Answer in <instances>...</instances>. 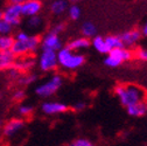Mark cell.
Returning <instances> with one entry per match:
<instances>
[{"label": "cell", "instance_id": "obj_1", "mask_svg": "<svg viewBox=\"0 0 147 146\" xmlns=\"http://www.w3.org/2000/svg\"><path fill=\"white\" fill-rule=\"evenodd\" d=\"M113 93L124 107L145 102L147 97V91L136 83H119L115 87Z\"/></svg>", "mask_w": 147, "mask_h": 146}, {"label": "cell", "instance_id": "obj_2", "mask_svg": "<svg viewBox=\"0 0 147 146\" xmlns=\"http://www.w3.org/2000/svg\"><path fill=\"white\" fill-rule=\"evenodd\" d=\"M84 62L85 56L83 54L72 51L65 46L57 51V67L64 71H76L84 64Z\"/></svg>", "mask_w": 147, "mask_h": 146}, {"label": "cell", "instance_id": "obj_3", "mask_svg": "<svg viewBox=\"0 0 147 146\" xmlns=\"http://www.w3.org/2000/svg\"><path fill=\"white\" fill-rule=\"evenodd\" d=\"M41 47V38L39 35H29L27 39L22 41H15L13 42V46L11 48V51L15 57L26 56V55H33L34 53L39 50Z\"/></svg>", "mask_w": 147, "mask_h": 146}, {"label": "cell", "instance_id": "obj_4", "mask_svg": "<svg viewBox=\"0 0 147 146\" xmlns=\"http://www.w3.org/2000/svg\"><path fill=\"white\" fill-rule=\"evenodd\" d=\"M63 76L60 74L51 75L46 82L39 84L35 88V94L40 98H48L55 95L60 90V88L63 85Z\"/></svg>", "mask_w": 147, "mask_h": 146}, {"label": "cell", "instance_id": "obj_5", "mask_svg": "<svg viewBox=\"0 0 147 146\" xmlns=\"http://www.w3.org/2000/svg\"><path fill=\"white\" fill-rule=\"evenodd\" d=\"M132 57H133V50H131V48L121 47L113 49L109 54H106L104 59V64L109 68H117L123 63L132 60Z\"/></svg>", "mask_w": 147, "mask_h": 146}, {"label": "cell", "instance_id": "obj_6", "mask_svg": "<svg viewBox=\"0 0 147 146\" xmlns=\"http://www.w3.org/2000/svg\"><path fill=\"white\" fill-rule=\"evenodd\" d=\"M38 66L41 71L50 72L57 68V51L41 48V53L38 60Z\"/></svg>", "mask_w": 147, "mask_h": 146}, {"label": "cell", "instance_id": "obj_7", "mask_svg": "<svg viewBox=\"0 0 147 146\" xmlns=\"http://www.w3.org/2000/svg\"><path fill=\"white\" fill-rule=\"evenodd\" d=\"M3 20L12 25L13 27H16L21 24L22 14L20 4H9L6 6V8L3 11Z\"/></svg>", "mask_w": 147, "mask_h": 146}, {"label": "cell", "instance_id": "obj_8", "mask_svg": "<svg viewBox=\"0 0 147 146\" xmlns=\"http://www.w3.org/2000/svg\"><path fill=\"white\" fill-rule=\"evenodd\" d=\"M69 106L65 103L57 101H46L41 104V112L46 116H55L61 115L68 111Z\"/></svg>", "mask_w": 147, "mask_h": 146}, {"label": "cell", "instance_id": "obj_9", "mask_svg": "<svg viewBox=\"0 0 147 146\" xmlns=\"http://www.w3.org/2000/svg\"><path fill=\"white\" fill-rule=\"evenodd\" d=\"M41 48L59 51L60 49L63 48V41L61 40L60 35L49 30L41 38Z\"/></svg>", "mask_w": 147, "mask_h": 146}, {"label": "cell", "instance_id": "obj_10", "mask_svg": "<svg viewBox=\"0 0 147 146\" xmlns=\"http://www.w3.org/2000/svg\"><path fill=\"white\" fill-rule=\"evenodd\" d=\"M20 8L22 18H30L34 15H40L43 8V4L41 0H26L20 4Z\"/></svg>", "mask_w": 147, "mask_h": 146}, {"label": "cell", "instance_id": "obj_11", "mask_svg": "<svg viewBox=\"0 0 147 146\" xmlns=\"http://www.w3.org/2000/svg\"><path fill=\"white\" fill-rule=\"evenodd\" d=\"M35 63H36V61H35V57L33 55L20 56V57L15 59L13 68L16 69L20 74H27V72H29L35 67Z\"/></svg>", "mask_w": 147, "mask_h": 146}, {"label": "cell", "instance_id": "obj_12", "mask_svg": "<svg viewBox=\"0 0 147 146\" xmlns=\"http://www.w3.org/2000/svg\"><path fill=\"white\" fill-rule=\"evenodd\" d=\"M25 127V120L22 118H12L9 119L3 127V133L5 137L11 138L19 133Z\"/></svg>", "mask_w": 147, "mask_h": 146}, {"label": "cell", "instance_id": "obj_13", "mask_svg": "<svg viewBox=\"0 0 147 146\" xmlns=\"http://www.w3.org/2000/svg\"><path fill=\"white\" fill-rule=\"evenodd\" d=\"M119 36H120V40H121L124 47L132 48V47L138 45L142 34H141V30H139V29H130V30L124 32Z\"/></svg>", "mask_w": 147, "mask_h": 146}, {"label": "cell", "instance_id": "obj_14", "mask_svg": "<svg viewBox=\"0 0 147 146\" xmlns=\"http://www.w3.org/2000/svg\"><path fill=\"white\" fill-rule=\"evenodd\" d=\"M90 46H91V43H90V40H89V39L84 38V36H80V38H76V39L69 41L65 47H68V48H69L70 50H72V51H76V53H77V51H80V50H85V49H88Z\"/></svg>", "mask_w": 147, "mask_h": 146}, {"label": "cell", "instance_id": "obj_15", "mask_svg": "<svg viewBox=\"0 0 147 146\" xmlns=\"http://www.w3.org/2000/svg\"><path fill=\"white\" fill-rule=\"evenodd\" d=\"M15 56L11 50L0 51V70H8L15 62Z\"/></svg>", "mask_w": 147, "mask_h": 146}, {"label": "cell", "instance_id": "obj_16", "mask_svg": "<svg viewBox=\"0 0 147 146\" xmlns=\"http://www.w3.org/2000/svg\"><path fill=\"white\" fill-rule=\"evenodd\" d=\"M90 43L94 47V49L96 51H98L99 54H104V55H106V54L110 53V48L107 47V45L105 42L104 36H100V35L94 36V38L90 40Z\"/></svg>", "mask_w": 147, "mask_h": 146}, {"label": "cell", "instance_id": "obj_17", "mask_svg": "<svg viewBox=\"0 0 147 146\" xmlns=\"http://www.w3.org/2000/svg\"><path fill=\"white\" fill-rule=\"evenodd\" d=\"M69 5H68V1L67 0H53L49 5V9H50V13L53 15H62L63 13L67 12Z\"/></svg>", "mask_w": 147, "mask_h": 146}, {"label": "cell", "instance_id": "obj_18", "mask_svg": "<svg viewBox=\"0 0 147 146\" xmlns=\"http://www.w3.org/2000/svg\"><path fill=\"white\" fill-rule=\"evenodd\" d=\"M126 112L128 116H131L133 118H140L144 117L146 115V106H145V102L141 103H137L133 104L131 106H127L126 107Z\"/></svg>", "mask_w": 147, "mask_h": 146}, {"label": "cell", "instance_id": "obj_19", "mask_svg": "<svg viewBox=\"0 0 147 146\" xmlns=\"http://www.w3.org/2000/svg\"><path fill=\"white\" fill-rule=\"evenodd\" d=\"M81 32H82V36L90 40V39H92L94 36L97 35V27L94 22L85 21L81 27Z\"/></svg>", "mask_w": 147, "mask_h": 146}, {"label": "cell", "instance_id": "obj_20", "mask_svg": "<svg viewBox=\"0 0 147 146\" xmlns=\"http://www.w3.org/2000/svg\"><path fill=\"white\" fill-rule=\"evenodd\" d=\"M105 42H106L107 47L110 48V51L113 50V49H117V48L124 47L119 35H107V36H105Z\"/></svg>", "mask_w": 147, "mask_h": 146}, {"label": "cell", "instance_id": "obj_21", "mask_svg": "<svg viewBox=\"0 0 147 146\" xmlns=\"http://www.w3.org/2000/svg\"><path fill=\"white\" fill-rule=\"evenodd\" d=\"M36 80H38V75L27 72V74H21L19 77H18L16 82H18V84L21 85V87H27V85L33 84Z\"/></svg>", "mask_w": 147, "mask_h": 146}, {"label": "cell", "instance_id": "obj_22", "mask_svg": "<svg viewBox=\"0 0 147 146\" xmlns=\"http://www.w3.org/2000/svg\"><path fill=\"white\" fill-rule=\"evenodd\" d=\"M14 42V38L12 35H0V51L11 50Z\"/></svg>", "mask_w": 147, "mask_h": 146}, {"label": "cell", "instance_id": "obj_23", "mask_svg": "<svg viewBox=\"0 0 147 146\" xmlns=\"http://www.w3.org/2000/svg\"><path fill=\"white\" fill-rule=\"evenodd\" d=\"M67 11H68V15L71 20H78L82 15V9L78 5H70Z\"/></svg>", "mask_w": 147, "mask_h": 146}, {"label": "cell", "instance_id": "obj_24", "mask_svg": "<svg viewBox=\"0 0 147 146\" xmlns=\"http://www.w3.org/2000/svg\"><path fill=\"white\" fill-rule=\"evenodd\" d=\"M67 146H96V145L92 140L84 138V137H80V138H76L72 141H70Z\"/></svg>", "mask_w": 147, "mask_h": 146}, {"label": "cell", "instance_id": "obj_25", "mask_svg": "<svg viewBox=\"0 0 147 146\" xmlns=\"http://www.w3.org/2000/svg\"><path fill=\"white\" fill-rule=\"evenodd\" d=\"M43 24V20H42V18L40 15H34V16H30L28 18V20H27V26L32 29H38L42 26Z\"/></svg>", "mask_w": 147, "mask_h": 146}, {"label": "cell", "instance_id": "obj_26", "mask_svg": "<svg viewBox=\"0 0 147 146\" xmlns=\"http://www.w3.org/2000/svg\"><path fill=\"white\" fill-rule=\"evenodd\" d=\"M34 112V106L32 104H21L18 107V114L21 117H30Z\"/></svg>", "mask_w": 147, "mask_h": 146}, {"label": "cell", "instance_id": "obj_27", "mask_svg": "<svg viewBox=\"0 0 147 146\" xmlns=\"http://www.w3.org/2000/svg\"><path fill=\"white\" fill-rule=\"evenodd\" d=\"M13 26L6 22L5 20H0V35H11L13 32Z\"/></svg>", "mask_w": 147, "mask_h": 146}, {"label": "cell", "instance_id": "obj_28", "mask_svg": "<svg viewBox=\"0 0 147 146\" xmlns=\"http://www.w3.org/2000/svg\"><path fill=\"white\" fill-rule=\"evenodd\" d=\"M133 56H136L141 62H147V49H145V48H137L133 51Z\"/></svg>", "mask_w": 147, "mask_h": 146}, {"label": "cell", "instance_id": "obj_29", "mask_svg": "<svg viewBox=\"0 0 147 146\" xmlns=\"http://www.w3.org/2000/svg\"><path fill=\"white\" fill-rule=\"evenodd\" d=\"M25 97H26V91H25L24 89H16V90L14 91V94H13L14 101H18V102L22 101Z\"/></svg>", "mask_w": 147, "mask_h": 146}, {"label": "cell", "instance_id": "obj_30", "mask_svg": "<svg viewBox=\"0 0 147 146\" xmlns=\"http://www.w3.org/2000/svg\"><path fill=\"white\" fill-rule=\"evenodd\" d=\"M64 29H65V25H64L63 22H59V24H55V25L51 27L50 32H53V33H55V34L60 35Z\"/></svg>", "mask_w": 147, "mask_h": 146}, {"label": "cell", "instance_id": "obj_31", "mask_svg": "<svg viewBox=\"0 0 147 146\" xmlns=\"http://www.w3.org/2000/svg\"><path fill=\"white\" fill-rule=\"evenodd\" d=\"M85 107H86V103L84 101H80V102H76L72 105V110L76 111V112H81V111L84 110Z\"/></svg>", "mask_w": 147, "mask_h": 146}, {"label": "cell", "instance_id": "obj_32", "mask_svg": "<svg viewBox=\"0 0 147 146\" xmlns=\"http://www.w3.org/2000/svg\"><path fill=\"white\" fill-rule=\"evenodd\" d=\"M29 35H30V34H28L27 32H25V30H20V32H18V33L13 36V38H14L15 41H22V40L27 39Z\"/></svg>", "mask_w": 147, "mask_h": 146}, {"label": "cell", "instance_id": "obj_33", "mask_svg": "<svg viewBox=\"0 0 147 146\" xmlns=\"http://www.w3.org/2000/svg\"><path fill=\"white\" fill-rule=\"evenodd\" d=\"M7 75H8V77L12 78V80H18V77H19L21 74H20V72L18 71L16 69H14V68L12 67L11 69L7 70Z\"/></svg>", "mask_w": 147, "mask_h": 146}, {"label": "cell", "instance_id": "obj_34", "mask_svg": "<svg viewBox=\"0 0 147 146\" xmlns=\"http://www.w3.org/2000/svg\"><path fill=\"white\" fill-rule=\"evenodd\" d=\"M141 34H142L144 36H147V22L144 25V27H142V29H141Z\"/></svg>", "mask_w": 147, "mask_h": 146}, {"label": "cell", "instance_id": "obj_35", "mask_svg": "<svg viewBox=\"0 0 147 146\" xmlns=\"http://www.w3.org/2000/svg\"><path fill=\"white\" fill-rule=\"evenodd\" d=\"M24 1H26V0H11L12 4H21V3H24Z\"/></svg>", "mask_w": 147, "mask_h": 146}, {"label": "cell", "instance_id": "obj_36", "mask_svg": "<svg viewBox=\"0 0 147 146\" xmlns=\"http://www.w3.org/2000/svg\"><path fill=\"white\" fill-rule=\"evenodd\" d=\"M145 106H146V115H147V97L145 99Z\"/></svg>", "mask_w": 147, "mask_h": 146}, {"label": "cell", "instance_id": "obj_37", "mask_svg": "<svg viewBox=\"0 0 147 146\" xmlns=\"http://www.w3.org/2000/svg\"><path fill=\"white\" fill-rule=\"evenodd\" d=\"M0 20H3V12H0Z\"/></svg>", "mask_w": 147, "mask_h": 146}, {"label": "cell", "instance_id": "obj_38", "mask_svg": "<svg viewBox=\"0 0 147 146\" xmlns=\"http://www.w3.org/2000/svg\"><path fill=\"white\" fill-rule=\"evenodd\" d=\"M70 1H72V3H76V1H78V0H70Z\"/></svg>", "mask_w": 147, "mask_h": 146}]
</instances>
